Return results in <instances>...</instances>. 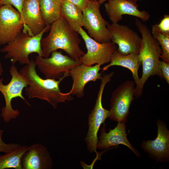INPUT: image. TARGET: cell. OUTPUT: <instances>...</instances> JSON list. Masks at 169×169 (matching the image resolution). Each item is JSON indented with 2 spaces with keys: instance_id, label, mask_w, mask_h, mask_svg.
Instances as JSON below:
<instances>
[{
  "instance_id": "5bb4252c",
  "label": "cell",
  "mask_w": 169,
  "mask_h": 169,
  "mask_svg": "<svg viewBox=\"0 0 169 169\" xmlns=\"http://www.w3.org/2000/svg\"><path fill=\"white\" fill-rule=\"evenodd\" d=\"M138 0H110L105 4V11L112 23H117L123 19L122 16L128 15L136 17L143 22L148 21L150 14L138 7Z\"/></svg>"
},
{
  "instance_id": "ba28073f",
  "label": "cell",
  "mask_w": 169,
  "mask_h": 169,
  "mask_svg": "<svg viewBox=\"0 0 169 169\" xmlns=\"http://www.w3.org/2000/svg\"><path fill=\"white\" fill-rule=\"evenodd\" d=\"M100 5L97 1L90 0L88 6L82 11L83 27L88 31V35L96 41L111 42V35L107 28L109 23L101 14Z\"/></svg>"
},
{
  "instance_id": "6da1fadb",
  "label": "cell",
  "mask_w": 169,
  "mask_h": 169,
  "mask_svg": "<svg viewBox=\"0 0 169 169\" xmlns=\"http://www.w3.org/2000/svg\"><path fill=\"white\" fill-rule=\"evenodd\" d=\"M36 65L33 59L20 71V74L27 80L28 85L25 88L26 95L28 99L38 98L47 101L54 109L57 108L60 102L65 103L73 98L67 93L62 92L60 89V83L65 78L69 76L65 73L56 80L51 79L41 78L36 69Z\"/></svg>"
},
{
  "instance_id": "9c48e42d",
  "label": "cell",
  "mask_w": 169,
  "mask_h": 169,
  "mask_svg": "<svg viewBox=\"0 0 169 169\" xmlns=\"http://www.w3.org/2000/svg\"><path fill=\"white\" fill-rule=\"evenodd\" d=\"M135 85L132 80H127L116 88L112 94L109 119L126 123L132 101L134 100Z\"/></svg>"
},
{
  "instance_id": "277c9868",
  "label": "cell",
  "mask_w": 169,
  "mask_h": 169,
  "mask_svg": "<svg viewBox=\"0 0 169 169\" xmlns=\"http://www.w3.org/2000/svg\"><path fill=\"white\" fill-rule=\"evenodd\" d=\"M50 26H46L42 32L35 36L22 31L13 40L1 48L0 51L6 53L5 58L10 59L13 65L17 62L22 64H29L30 54L36 53L42 56L41 40L44 34Z\"/></svg>"
},
{
  "instance_id": "ffe728a7",
  "label": "cell",
  "mask_w": 169,
  "mask_h": 169,
  "mask_svg": "<svg viewBox=\"0 0 169 169\" xmlns=\"http://www.w3.org/2000/svg\"><path fill=\"white\" fill-rule=\"evenodd\" d=\"M61 15L70 27L77 32L83 27L82 11L70 2L62 0Z\"/></svg>"
},
{
  "instance_id": "4316f807",
  "label": "cell",
  "mask_w": 169,
  "mask_h": 169,
  "mask_svg": "<svg viewBox=\"0 0 169 169\" xmlns=\"http://www.w3.org/2000/svg\"><path fill=\"white\" fill-rule=\"evenodd\" d=\"M159 67L161 70L163 78L167 83L169 84V63L161 60L159 62Z\"/></svg>"
},
{
  "instance_id": "f1b7e54d",
  "label": "cell",
  "mask_w": 169,
  "mask_h": 169,
  "mask_svg": "<svg viewBox=\"0 0 169 169\" xmlns=\"http://www.w3.org/2000/svg\"><path fill=\"white\" fill-rule=\"evenodd\" d=\"M3 72V66L1 63L0 62V77L2 75Z\"/></svg>"
},
{
  "instance_id": "e0dca14e",
  "label": "cell",
  "mask_w": 169,
  "mask_h": 169,
  "mask_svg": "<svg viewBox=\"0 0 169 169\" xmlns=\"http://www.w3.org/2000/svg\"><path fill=\"white\" fill-rule=\"evenodd\" d=\"M101 129L99 140H98L97 148L105 150L122 144L128 147L137 157L141 156L140 152L134 148L127 139L125 123L118 122L116 126L113 129H110L108 132H106L104 123Z\"/></svg>"
},
{
  "instance_id": "ac0fdd59",
  "label": "cell",
  "mask_w": 169,
  "mask_h": 169,
  "mask_svg": "<svg viewBox=\"0 0 169 169\" xmlns=\"http://www.w3.org/2000/svg\"><path fill=\"white\" fill-rule=\"evenodd\" d=\"M23 169H49L52 160L47 148L38 143L28 146L22 159Z\"/></svg>"
},
{
  "instance_id": "7a4b0ae2",
  "label": "cell",
  "mask_w": 169,
  "mask_h": 169,
  "mask_svg": "<svg viewBox=\"0 0 169 169\" xmlns=\"http://www.w3.org/2000/svg\"><path fill=\"white\" fill-rule=\"evenodd\" d=\"M48 35L41 40L42 57L48 58L53 52L63 50L72 59L79 60L85 53L80 47L79 34L61 17L52 23Z\"/></svg>"
},
{
  "instance_id": "83f0119b",
  "label": "cell",
  "mask_w": 169,
  "mask_h": 169,
  "mask_svg": "<svg viewBox=\"0 0 169 169\" xmlns=\"http://www.w3.org/2000/svg\"><path fill=\"white\" fill-rule=\"evenodd\" d=\"M73 4L82 11L88 6L90 0H66Z\"/></svg>"
},
{
  "instance_id": "7c38bea8",
  "label": "cell",
  "mask_w": 169,
  "mask_h": 169,
  "mask_svg": "<svg viewBox=\"0 0 169 169\" xmlns=\"http://www.w3.org/2000/svg\"><path fill=\"white\" fill-rule=\"evenodd\" d=\"M23 28L20 13L10 5L0 6V45L13 40Z\"/></svg>"
},
{
  "instance_id": "f546056e",
  "label": "cell",
  "mask_w": 169,
  "mask_h": 169,
  "mask_svg": "<svg viewBox=\"0 0 169 169\" xmlns=\"http://www.w3.org/2000/svg\"><path fill=\"white\" fill-rule=\"evenodd\" d=\"M98 2L100 5L103 4L104 2L106 1H109L110 0H95Z\"/></svg>"
},
{
  "instance_id": "7402d4cb",
  "label": "cell",
  "mask_w": 169,
  "mask_h": 169,
  "mask_svg": "<svg viewBox=\"0 0 169 169\" xmlns=\"http://www.w3.org/2000/svg\"><path fill=\"white\" fill-rule=\"evenodd\" d=\"M28 146L20 145L3 155H0V169H22V159Z\"/></svg>"
},
{
  "instance_id": "5b68a950",
  "label": "cell",
  "mask_w": 169,
  "mask_h": 169,
  "mask_svg": "<svg viewBox=\"0 0 169 169\" xmlns=\"http://www.w3.org/2000/svg\"><path fill=\"white\" fill-rule=\"evenodd\" d=\"M9 72L11 78L8 83L4 84L3 79H0V92L4 97L5 103V106L1 109V116L5 122L16 118L20 114V112L18 110L14 109L12 106L11 103L13 99L19 97L31 106L23 95V90L28 85L27 80L14 65L12 64Z\"/></svg>"
},
{
  "instance_id": "44dd1931",
  "label": "cell",
  "mask_w": 169,
  "mask_h": 169,
  "mask_svg": "<svg viewBox=\"0 0 169 169\" xmlns=\"http://www.w3.org/2000/svg\"><path fill=\"white\" fill-rule=\"evenodd\" d=\"M62 0H40V6L42 17L45 26L60 18Z\"/></svg>"
},
{
  "instance_id": "8fae6325",
  "label": "cell",
  "mask_w": 169,
  "mask_h": 169,
  "mask_svg": "<svg viewBox=\"0 0 169 169\" xmlns=\"http://www.w3.org/2000/svg\"><path fill=\"white\" fill-rule=\"evenodd\" d=\"M111 41L118 45L117 50L120 54H139L141 38L137 33L126 25L118 23H109L107 25Z\"/></svg>"
},
{
  "instance_id": "cb8c5ba5",
  "label": "cell",
  "mask_w": 169,
  "mask_h": 169,
  "mask_svg": "<svg viewBox=\"0 0 169 169\" xmlns=\"http://www.w3.org/2000/svg\"><path fill=\"white\" fill-rule=\"evenodd\" d=\"M3 132V130H0V152L6 153L12 151L20 145L15 143L8 144L5 143L2 139Z\"/></svg>"
},
{
  "instance_id": "4fadbf2b",
  "label": "cell",
  "mask_w": 169,
  "mask_h": 169,
  "mask_svg": "<svg viewBox=\"0 0 169 169\" xmlns=\"http://www.w3.org/2000/svg\"><path fill=\"white\" fill-rule=\"evenodd\" d=\"M157 136L154 140L142 141L141 146L148 156L157 161L167 162L169 160V131L164 121H156Z\"/></svg>"
},
{
  "instance_id": "603a6c76",
  "label": "cell",
  "mask_w": 169,
  "mask_h": 169,
  "mask_svg": "<svg viewBox=\"0 0 169 169\" xmlns=\"http://www.w3.org/2000/svg\"><path fill=\"white\" fill-rule=\"evenodd\" d=\"M151 32L161 48L162 53L160 58L163 61L169 63V34L161 31L156 23L152 26Z\"/></svg>"
},
{
  "instance_id": "3957f363",
  "label": "cell",
  "mask_w": 169,
  "mask_h": 169,
  "mask_svg": "<svg viewBox=\"0 0 169 169\" xmlns=\"http://www.w3.org/2000/svg\"><path fill=\"white\" fill-rule=\"evenodd\" d=\"M135 23L141 35L139 55L142 65V74L138 84L135 87L134 95L138 98L142 95L144 85L150 76L157 75L163 78L159 67L162 50L148 28L137 18Z\"/></svg>"
},
{
  "instance_id": "d6986e66",
  "label": "cell",
  "mask_w": 169,
  "mask_h": 169,
  "mask_svg": "<svg viewBox=\"0 0 169 169\" xmlns=\"http://www.w3.org/2000/svg\"><path fill=\"white\" fill-rule=\"evenodd\" d=\"M141 62L139 54H130L123 55L116 50L112 54L110 63L102 68V72L107 70L110 67L113 66H120L126 68L131 72L136 85L139 83L140 78L138 71Z\"/></svg>"
},
{
  "instance_id": "d4e9b609",
  "label": "cell",
  "mask_w": 169,
  "mask_h": 169,
  "mask_svg": "<svg viewBox=\"0 0 169 169\" xmlns=\"http://www.w3.org/2000/svg\"><path fill=\"white\" fill-rule=\"evenodd\" d=\"M26 0H0V6L10 5L13 6L20 13L21 12L23 3Z\"/></svg>"
},
{
  "instance_id": "8992f818",
  "label": "cell",
  "mask_w": 169,
  "mask_h": 169,
  "mask_svg": "<svg viewBox=\"0 0 169 169\" xmlns=\"http://www.w3.org/2000/svg\"><path fill=\"white\" fill-rule=\"evenodd\" d=\"M114 74V73L111 72L103 75L95 105L89 115L88 131L84 140L90 153L97 152L98 131L101 125L109 116V110L103 106L102 99L105 86L110 82Z\"/></svg>"
},
{
  "instance_id": "484cf974",
  "label": "cell",
  "mask_w": 169,
  "mask_h": 169,
  "mask_svg": "<svg viewBox=\"0 0 169 169\" xmlns=\"http://www.w3.org/2000/svg\"><path fill=\"white\" fill-rule=\"evenodd\" d=\"M156 25L161 31L169 34V15L165 14L158 24Z\"/></svg>"
},
{
  "instance_id": "9a60e30c",
  "label": "cell",
  "mask_w": 169,
  "mask_h": 169,
  "mask_svg": "<svg viewBox=\"0 0 169 169\" xmlns=\"http://www.w3.org/2000/svg\"><path fill=\"white\" fill-rule=\"evenodd\" d=\"M100 67L98 64L88 66L82 64L72 69L69 75L71 76L73 83L70 90L67 93L79 98L82 97L84 95V87L88 83L102 78V72H99Z\"/></svg>"
},
{
  "instance_id": "30bf717a",
  "label": "cell",
  "mask_w": 169,
  "mask_h": 169,
  "mask_svg": "<svg viewBox=\"0 0 169 169\" xmlns=\"http://www.w3.org/2000/svg\"><path fill=\"white\" fill-rule=\"evenodd\" d=\"M78 33L84 40L87 50L86 53L79 59L82 64L88 66L95 64L101 66L110 62L112 54L117 49L115 44L112 41L98 42L91 38L82 28Z\"/></svg>"
},
{
  "instance_id": "52a82bcc",
  "label": "cell",
  "mask_w": 169,
  "mask_h": 169,
  "mask_svg": "<svg viewBox=\"0 0 169 169\" xmlns=\"http://www.w3.org/2000/svg\"><path fill=\"white\" fill-rule=\"evenodd\" d=\"M51 54L48 58L38 55L34 61L36 66L45 78L59 79L64 74H69L72 69L82 64L79 60H74L57 50Z\"/></svg>"
},
{
  "instance_id": "2e32d148",
  "label": "cell",
  "mask_w": 169,
  "mask_h": 169,
  "mask_svg": "<svg viewBox=\"0 0 169 169\" xmlns=\"http://www.w3.org/2000/svg\"><path fill=\"white\" fill-rule=\"evenodd\" d=\"M40 0H26L21 12V18L23 23L22 31L31 36L36 35L45 28L40 6Z\"/></svg>"
}]
</instances>
